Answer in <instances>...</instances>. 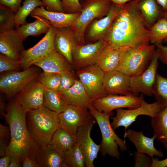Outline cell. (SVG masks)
Returning a JSON list of instances; mask_svg holds the SVG:
<instances>
[{
	"label": "cell",
	"instance_id": "obj_16",
	"mask_svg": "<svg viewBox=\"0 0 167 167\" xmlns=\"http://www.w3.org/2000/svg\"><path fill=\"white\" fill-rule=\"evenodd\" d=\"M45 89L44 86L38 78L29 83L16 95L27 113L43 106Z\"/></svg>",
	"mask_w": 167,
	"mask_h": 167
},
{
	"label": "cell",
	"instance_id": "obj_52",
	"mask_svg": "<svg viewBox=\"0 0 167 167\" xmlns=\"http://www.w3.org/2000/svg\"><path fill=\"white\" fill-rule=\"evenodd\" d=\"M22 167V163L16 161L13 159H11L9 167Z\"/></svg>",
	"mask_w": 167,
	"mask_h": 167
},
{
	"label": "cell",
	"instance_id": "obj_17",
	"mask_svg": "<svg viewBox=\"0 0 167 167\" xmlns=\"http://www.w3.org/2000/svg\"><path fill=\"white\" fill-rule=\"evenodd\" d=\"M80 44L74 30L71 27L57 28L54 40L55 50L72 66V52Z\"/></svg>",
	"mask_w": 167,
	"mask_h": 167
},
{
	"label": "cell",
	"instance_id": "obj_32",
	"mask_svg": "<svg viewBox=\"0 0 167 167\" xmlns=\"http://www.w3.org/2000/svg\"><path fill=\"white\" fill-rule=\"evenodd\" d=\"M149 41L155 46L162 44L167 38V20L162 17L149 29Z\"/></svg>",
	"mask_w": 167,
	"mask_h": 167
},
{
	"label": "cell",
	"instance_id": "obj_49",
	"mask_svg": "<svg viewBox=\"0 0 167 167\" xmlns=\"http://www.w3.org/2000/svg\"><path fill=\"white\" fill-rule=\"evenodd\" d=\"M11 160V157L8 155H6L1 157L0 159V167H9Z\"/></svg>",
	"mask_w": 167,
	"mask_h": 167
},
{
	"label": "cell",
	"instance_id": "obj_6",
	"mask_svg": "<svg viewBox=\"0 0 167 167\" xmlns=\"http://www.w3.org/2000/svg\"><path fill=\"white\" fill-rule=\"evenodd\" d=\"M112 3L109 0H84L80 14L71 27L80 45L86 43L84 35L88 25L95 19H101L105 16Z\"/></svg>",
	"mask_w": 167,
	"mask_h": 167
},
{
	"label": "cell",
	"instance_id": "obj_23",
	"mask_svg": "<svg viewBox=\"0 0 167 167\" xmlns=\"http://www.w3.org/2000/svg\"><path fill=\"white\" fill-rule=\"evenodd\" d=\"M124 137L128 140L135 146L137 151L149 155L152 158L154 156L163 157V153L157 150L154 147V142L156 139L153 135L152 138L146 137L143 131L139 132L132 129H128L125 132Z\"/></svg>",
	"mask_w": 167,
	"mask_h": 167
},
{
	"label": "cell",
	"instance_id": "obj_42",
	"mask_svg": "<svg viewBox=\"0 0 167 167\" xmlns=\"http://www.w3.org/2000/svg\"><path fill=\"white\" fill-rule=\"evenodd\" d=\"M42 1L46 6L47 10L64 12L61 0H42Z\"/></svg>",
	"mask_w": 167,
	"mask_h": 167
},
{
	"label": "cell",
	"instance_id": "obj_28",
	"mask_svg": "<svg viewBox=\"0 0 167 167\" xmlns=\"http://www.w3.org/2000/svg\"><path fill=\"white\" fill-rule=\"evenodd\" d=\"M36 19L33 22L21 25L16 29L24 40L28 36H38L46 33L51 25L50 22L46 19L39 16H33Z\"/></svg>",
	"mask_w": 167,
	"mask_h": 167
},
{
	"label": "cell",
	"instance_id": "obj_34",
	"mask_svg": "<svg viewBox=\"0 0 167 167\" xmlns=\"http://www.w3.org/2000/svg\"><path fill=\"white\" fill-rule=\"evenodd\" d=\"M64 162L66 167H84L85 160L78 144L76 143L64 152Z\"/></svg>",
	"mask_w": 167,
	"mask_h": 167
},
{
	"label": "cell",
	"instance_id": "obj_39",
	"mask_svg": "<svg viewBox=\"0 0 167 167\" xmlns=\"http://www.w3.org/2000/svg\"><path fill=\"white\" fill-rule=\"evenodd\" d=\"M61 80L58 91L61 93L69 89L75 84V76L72 71H65L60 73Z\"/></svg>",
	"mask_w": 167,
	"mask_h": 167
},
{
	"label": "cell",
	"instance_id": "obj_25",
	"mask_svg": "<svg viewBox=\"0 0 167 167\" xmlns=\"http://www.w3.org/2000/svg\"><path fill=\"white\" fill-rule=\"evenodd\" d=\"M60 94L67 105H74L81 108H87L91 102L79 79H77L74 85L69 89Z\"/></svg>",
	"mask_w": 167,
	"mask_h": 167
},
{
	"label": "cell",
	"instance_id": "obj_19",
	"mask_svg": "<svg viewBox=\"0 0 167 167\" xmlns=\"http://www.w3.org/2000/svg\"><path fill=\"white\" fill-rule=\"evenodd\" d=\"M24 41L16 29L0 32L1 54L11 59L20 61V54L25 50Z\"/></svg>",
	"mask_w": 167,
	"mask_h": 167
},
{
	"label": "cell",
	"instance_id": "obj_11",
	"mask_svg": "<svg viewBox=\"0 0 167 167\" xmlns=\"http://www.w3.org/2000/svg\"><path fill=\"white\" fill-rule=\"evenodd\" d=\"M58 118L59 127L76 138L79 128L88 124L94 117L87 108L67 105L65 109L59 113Z\"/></svg>",
	"mask_w": 167,
	"mask_h": 167
},
{
	"label": "cell",
	"instance_id": "obj_7",
	"mask_svg": "<svg viewBox=\"0 0 167 167\" xmlns=\"http://www.w3.org/2000/svg\"><path fill=\"white\" fill-rule=\"evenodd\" d=\"M40 74L38 70L33 66L22 71L3 73L0 77V91L11 99Z\"/></svg>",
	"mask_w": 167,
	"mask_h": 167
},
{
	"label": "cell",
	"instance_id": "obj_21",
	"mask_svg": "<svg viewBox=\"0 0 167 167\" xmlns=\"http://www.w3.org/2000/svg\"><path fill=\"white\" fill-rule=\"evenodd\" d=\"M80 13H67L49 11L45 9L44 6H41L35 9L30 16L43 17L49 21L53 26L58 28L72 27Z\"/></svg>",
	"mask_w": 167,
	"mask_h": 167
},
{
	"label": "cell",
	"instance_id": "obj_12",
	"mask_svg": "<svg viewBox=\"0 0 167 167\" xmlns=\"http://www.w3.org/2000/svg\"><path fill=\"white\" fill-rule=\"evenodd\" d=\"M104 72L96 64L79 70L77 75L92 101L104 96L103 90Z\"/></svg>",
	"mask_w": 167,
	"mask_h": 167
},
{
	"label": "cell",
	"instance_id": "obj_45",
	"mask_svg": "<svg viewBox=\"0 0 167 167\" xmlns=\"http://www.w3.org/2000/svg\"><path fill=\"white\" fill-rule=\"evenodd\" d=\"M7 139L0 137V156L2 157L6 155V152L8 145Z\"/></svg>",
	"mask_w": 167,
	"mask_h": 167
},
{
	"label": "cell",
	"instance_id": "obj_9",
	"mask_svg": "<svg viewBox=\"0 0 167 167\" xmlns=\"http://www.w3.org/2000/svg\"><path fill=\"white\" fill-rule=\"evenodd\" d=\"M143 99V94L139 96L133 94L120 96L109 94L94 100L91 103L98 111L112 116L114 109L125 108L131 109L139 107Z\"/></svg>",
	"mask_w": 167,
	"mask_h": 167
},
{
	"label": "cell",
	"instance_id": "obj_18",
	"mask_svg": "<svg viewBox=\"0 0 167 167\" xmlns=\"http://www.w3.org/2000/svg\"><path fill=\"white\" fill-rule=\"evenodd\" d=\"M130 78L118 70L105 72L103 83L104 96L109 94H133L131 87Z\"/></svg>",
	"mask_w": 167,
	"mask_h": 167
},
{
	"label": "cell",
	"instance_id": "obj_1",
	"mask_svg": "<svg viewBox=\"0 0 167 167\" xmlns=\"http://www.w3.org/2000/svg\"><path fill=\"white\" fill-rule=\"evenodd\" d=\"M150 32L134 0L122 6L103 39L106 46L127 49L149 45Z\"/></svg>",
	"mask_w": 167,
	"mask_h": 167
},
{
	"label": "cell",
	"instance_id": "obj_20",
	"mask_svg": "<svg viewBox=\"0 0 167 167\" xmlns=\"http://www.w3.org/2000/svg\"><path fill=\"white\" fill-rule=\"evenodd\" d=\"M122 6L112 3L107 14L92 22L88 33V38L90 41H97L104 39L115 17L120 12Z\"/></svg>",
	"mask_w": 167,
	"mask_h": 167
},
{
	"label": "cell",
	"instance_id": "obj_30",
	"mask_svg": "<svg viewBox=\"0 0 167 167\" xmlns=\"http://www.w3.org/2000/svg\"><path fill=\"white\" fill-rule=\"evenodd\" d=\"M67 105L58 91L50 90L45 87L43 106L52 111L60 113L65 109Z\"/></svg>",
	"mask_w": 167,
	"mask_h": 167
},
{
	"label": "cell",
	"instance_id": "obj_4",
	"mask_svg": "<svg viewBox=\"0 0 167 167\" xmlns=\"http://www.w3.org/2000/svg\"><path fill=\"white\" fill-rule=\"evenodd\" d=\"M156 51L153 44L123 49L117 70L131 78L136 76L147 68Z\"/></svg>",
	"mask_w": 167,
	"mask_h": 167
},
{
	"label": "cell",
	"instance_id": "obj_48",
	"mask_svg": "<svg viewBox=\"0 0 167 167\" xmlns=\"http://www.w3.org/2000/svg\"><path fill=\"white\" fill-rule=\"evenodd\" d=\"M152 158L151 167H167V158L162 160L160 161L157 158Z\"/></svg>",
	"mask_w": 167,
	"mask_h": 167
},
{
	"label": "cell",
	"instance_id": "obj_27",
	"mask_svg": "<svg viewBox=\"0 0 167 167\" xmlns=\"http://www.w3.org/2000/svg\"><path fill=\"white\" fill-rule=\"evenodd\" d=\"M123 49L106 46L98 57L96 64L105 72L117 70Z\"/></svg>",
	"mask_w": 167,
	"mask_h": 167
},
{
	"label": "cell",
	"instance_id": "obj_10",
	"mask_svg": "<svg viewBox=\"0 0 167 167\" xmlns=\"http://www.w3.org/2000/svg\"><path fill=\"white\" fill-rule=\"evenodd\" d=\"M57 30L51 24L48 32L38 42L21 53L20 61L23 70L33 65L55 49L54 40Z\"/></svg>",
	"mask_w": 167,
	"mask_h": 167
},
{
	"label": "cell",
	"instance_id": "obj_41",
	"mask_svg": "<svg viewBox=\"0 0 167 167\" xmlns=\"http://www.w3.org/2000/svg\"><path fill=\"white\" fill-rule=\"evenodd\" d=\"M133 155L135 160L134 167H151L152 158L146 156L144 153L137 151L135 152Z\"/></svg>",
	"mask_w": 167,
	"mask_h": 167
},
{
	"label": "cell",
	"instance_id": "obj_54",
	"mask_svg": "<svg viewBox=\"0 0 167 167\" xmlns=\"http://www.w3.org/2000/svg\"><path fill=\"white\" fill-rule=\"evenodd\" d=\"M162 16L167 20V11H163L162 13Z\"/></svg>",
	"mask_w": 167,
	"mask_h": 167
},
{
	"label": "cell",
	"instance_id": "obj_40",
	"mask_svg": "<svg viewBox=\"0 0 167 167\" xmlns=\"http://www.w3.org/2000/svg\"><path fill=\"white\" fill-rule=\"evenodd\" d=\"M64 13H80L83 6L79 0H61Z\"/></svg>",
	"mask_w": 167,
	"mask_h": 167
},
{
	"label": "cell",
	"instance_id": "obj_53",
	"mask_svg": "<svg viewBox=\"0 0 167 167\" xmlns=\"http://www.w3.org/2000/svg\"><path fill=\"white\" fill-rule=\"evenodd\" d=\"M118 5L122 6L131 0H109Z\"/></svg>",
	"mask_w": 167,
	"mask_h": 167
},
{
	"label": "cell",
	"instance_id": "obj_13",
	"mask_svg": "<svg viewBox=\"0 0 167 167\" xmlns=\"http://www.w3.org/2000/svg\"><path fill=\"white\" fill-rule=\"evenodd\" d=\"M106 46L103 39L92 43L78 45L72 52V66L78 70L96 64L98 57Z\"/></svg>",
	"mask_w": 167,
	"mask_h": 167
},
{
	"label": "cell",
	"instance_id": "obj_3",
	"mask_svg": "<svg viewBox=\"0 0 167 167\" xmlns=\"http://www.w3.org/2000/svg\"><path fill=\"white\" fill-rule=\"evenodd\" d=\"M27 114L28 129L35 143L39 147L49 143L59 127V113L43 106Z\"/></svg>",
	"mask_w": 167,
	"mask_h": 167
},
{
	"label": "cell",
	"instance_id": "obj_29",
	"mask_svg": "<svg viewBox=\"0 0 167 167\" xmlns=\"http://www.w3.org/2000/svg\"><path fill=\"white\" fill-rule=\"evenodd\" d=\"M154 136L167 149V106L155 116L151 118Z\"/></svg>",
	"mask_w": 167,
	"mask_h": 167
},
{
	"label": "cell",
	"instance_id": "obj_35",
	"mask_svg": "<svg viewBox=\"0 0 167 167\" xmlns=\"http://www.w3.org/2000/svg\"><path fill=\"white\" fill-rule=\"evenodd\" d=\"M153 95L156 101L164 107L167 106V78L158 72L153 86Z\"/></svg>",
	"mask_w": 167,
	"mask_h": 167
},
{
	"label": "cell",
	"instance_id": "obj_22",
	"mask_svg": "<svg viewBox=\"0 0 167 167\" xmlns=\"http://www.w3.org/2000/svg\"><path fill=\"white\" fill-rule=\"evenodd\" d=\"M36 159L39 167H66L64 152L49 143L39 147Z\"/></svg>",
	"mask_w": 167,
	"mask_h": 167
},
{
	"label": "cell",
	"instance_id": "obj_26",
	"mask_svg": "<svg viewBox=\"0 0 167 167\" xmlns=\"http://www.w3.org/2000/svg\"><path fill=\"white\" fill-rule=\"evenodd\" d=\"M146 24L149 29L162 17L163 10L156 0H134Z\"/></svg>",
	"mask_w": 167,
	"mask_h": 167
},
{
	"label": "cell",
	"instance_id": "obj_43",
	"mask_svg": "<svg viewBox=\"0 0 167 167\" xmlns=\"http://www.w3.org/2000/svg\"><path fill=\"white\" fill-rule=\"evenodd\" d=\"M164 41L167 43V38ZM156 47V50L159 60L167 66V45L164 46L162 44Z\"/></svg>",
	"mask_w": 167,
	"mask_h": 167
},
{
	"label": "cell",
	"instance_id": "obj_33",
	"mask_svg": "<svg viewBox=\"0 0 167 167\" xmlns=\"http://www.w3.org/2000/svg\"><path fill=\"white\" fill-rule=\"evenodd\" d=\"M41 6H44L45 5L41 0H24L22 6L19 8L16 13V29L20 25L27 24V17L35 9Z\"/></svg>",
	"mask_w": 167,
	"mask_h": 167
},
{
	"label": "cell",
	"instance_id": "obj_37",
	"mask_svg": "<svg viewBox=\"0 0 167 167\" xmlns=\"http://www.w3.org/2000/svg\"><path fill=\"white\" fill-rule=\"evenodd\" d=\"M38 78L45 87L50 90L58 91L61 83L60 73L43 71Z\"/></svg>",
	"mask_w": 167,
	"mask_h": 167
},
{
	"label": "cell",
	"instance_id": "obj_14",
	"mask_svg": "<svg viewBox=\"0 0 167 167\" xmlns=\"http://www.w3.org/2000/svg\"><path fill=\"white\" fill-rule=\"evenodd\" d=\"M157 51L147 68L140 75L130 78L133 94L138 96L141 93L148 96L153 95V86L159 66Z\"/></svg>",
	"mask_w": 167,
	"mask_h": 167
},
{
	"label": "cell",
	"instance_id": "obj_31",
	"mask_svg": "<svg viewBox=\"0 0 167 167\" xmlns=\"http://www.w3.org/2000/svg\"><path fill=\"white\" fill-rule=\"evenodd\" d=\"M76 138L69 132L59 127L53 135L49 143L65 152L76 143Z\"/></svg>",
	"mask_w": 167,
	"mask_h": 167
},
{
	"label": "cell",
	"instance_id": "obj_38",
	"mask_svg": "<svg viewBox=\"0 0 167 167\" xmlns=\"http://www.w3.org/2000/svg\"><path fill=\"white\" fill-rule=\"evenodd\" d=\"M22 68L20 61H17L8 58L5 55L0 54V72L19 71Z\"/></svg>",
	"mask_w": 167,
	"mask_h": 167
},
{
	"label": "cell",
	"instance_id": "obj_50",
	"mask_svg": "<svg viewBox=\"0 0 167 167\" xmlns=\"http://www.w3.org/2000/svg\"><path fill=\"white\" fill-rule=\"evenodd\" d=\"M6 108H5L4 101L2 98H0V116H4L6 113Z\"/></svg>",
	"mask_w": 167,
	"mask_h": 167
},
{
	"label": "cell",
	"instance_id": "obj_47",
	"mask_svg": "<svg viewBox=\"0 0 167 167\" xmlns=\"http://www.w3.org/2000/svg\"><path fill=\"white\" fill-rule=\"evenodd\" d=\"M11 135L10 130L9 126L0 124V137L5 138L8 139Z\"/></svg>",
	"mask_w": 167,
	"mask_h": 167
},
{
	"label": "cell",
	"instance_id": "obj_5",
	"mask_svg": "<svg viewBox=\"0 0 167 167\" xmlns=\"http://www.w3.org/2000/svg\"><path fill=\"white\" fill-rule=\"evenodd\" d=\"M87 109L99 125L102 139L100 144V151L102 156L108 155L119 159L121 156L118 147L122 152L126 151L127 148L126 140L120 138L115 133L111 125L109 120L110 114L100 112L92 105L91 103Z\"/></svg>",
	"mask_w": 167,
	"mask_h": 167
},
{
	"label": "cell",
	"instance_id": "obj_8",
	"mask_svg": "<svg viewBox=\"0 0 167 167\" xmlns=\"http://www.w3.org/2000/svg\"><path fill=\"white\" fill-rule=\"evenodd\" d=\"M164 107L156 101L152 103L146 102L144 99L141 105L134 109H125L118 108L115 109V117H111V125L114 130L120 126L125 128V132L127 128L136 121L139 115H145L153 117L159 113Z\"/></svg>",
	"mask_w": 167,
	"mask_h": 167
},
{
	"label": "cell",
	"instance_id": "obj_2",
	"mask_svg": "<svg viewBox=\"0 0 167 167\" xmlns=\"http://www.w3.org/2000/svg\"><path fill=\"white\" fill-rule=\"evenodd\" d=\"M6 107L4 116L9 125L11 138L6 155L22 163L27 157L36 160L39 147L28 132L26 124L27 113L16 95L11 99Z\"/></svg>",
	"mask_w": 167,
	"mask_h": 167
},
{
	"label": "cell",
	"instance_id": "obj_46",
	"mask_svg": "<svg viewBox=\"0 0 167 167\" xmlns=\"http://www.w3.org/2000/svg\"><path fill=\"white\" fill-rule=\"evenodd\" d=\"M22 167H39V166L36 160L27 157L23 161Z\"/></svg>",
	"mask_w": 167,
	"mask_h": 167
},
{
	"label": "cell",
	"instance_id": "obj_44",
	"mask_svg": "<svg viewBox=\"0 0 167 167\" xmlns=\"http://www.w3.org/2000/svg\"><path fill=\"white\" fill-rule=\"evenodd\" d=\"M22 0H0V3L9 7L16 13L20 7V4Z\"/></svg>",
	"mask_w": 167,
	"mask_h": 167
},
{
	"label": "cell",
	"instance_id": "obj_36",
	"mask_svg": "<svg viewBox=\"0 0 167 167\" xmlns=\"http://www.w3.org/2000/svg\"><path fill=\"white\" fill-rule=\"evenodd\" d=\"M16 13L11 8L0 5V32L15 28Z\"/></svg>",
	"mask_w": 167,
	"mask_h": 167
},
{
	"label": "cell",
	"instance_id": "obj_51",
	"mask_svg": "<svg viewBox=\"0 0 167 167\" xmlns=\"http://www.w3.org/2000/svg\"><path fill=\"white\" fill-rule=\"evenodd\" d=\"M164 11H167V0H156Z\"/></svg>",
	"mask_w": 167,
	"mask_h": 167
},
{
	"label": "cell",
	"instance_id": "obj_15",
	"mask_svg": "<svg viewBox=\"0 0 167 167\" xmlns=\"http://www.w3.org/2000/svg\"><path fill=\"white\" fill-rule=\"evenodd\" d=\"M96 122L94 118L88 124L79 128L76 134V143L83 155L86 167H94L93 161L100 151V145L96 143L90 136L91 131Z\"/></svg>",
	"mask_w": 167,
	"mask_h": 167
},
{
	"label": "cell",
	"instance_id": "obj_24",
	"mask_svg": "<svg viewBox=\"0 0 167 167\" xmlns=\"http://www.w3.org/2000/svg\"><path fill=\"white\" fill-rule=\"evenodd\" d=\"M33 65L47 72L60 73L65 71H73L72 66L55 49Z\"/></svg>",
	"mask_w": 167,
	"mask_h": 167
}]
</instances>
